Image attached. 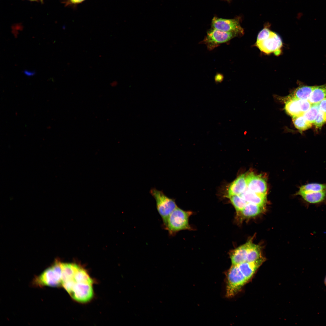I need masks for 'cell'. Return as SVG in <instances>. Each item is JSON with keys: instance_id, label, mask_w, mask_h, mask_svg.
Here are the masks:
<instances>
[{"instance_id": "cell-1", "label": "cell", "mask_w": 326, "mask_h": 326, "mask_svg": "<svg viewBox=\"0 0 326 326\" xmlns=\"http://www.w3.org/2000/svg\"><path fill=\"white\" fill-rule=\"evenodd\" d=\"M265 260L261 259L252 262H245L232 265L227 274L226 296L232 297L238 293L251 280Z\"/></svg>"}, {"instance_id": "cell-24", "label": "cell", "mask_w": 326, "mask_h": 326, "mask_svg": "<svg viewBox=\"0 0 326 326\" xmlns=\"http://www.w3.org/2000/svg\"><path fill=\"white\" fill-rule=\"evenodd\" d=\"M319 110V103L312 104L310 108L303 116L307 120L313 124Z\"/></svg>"}, {"instance_id": "cell-30", "label": "cell", "mask_w": 326, "mask_h": 326, "mask_svg": "<svg viewBox=\"0 0 326 326\" xmlns=\"http://www.w3.org/2000/svg\"><path fill=\"white\" fill-rule=\"evenodd\" d=\"M29 0L31 1H43V0Z\"/></svg>"}, {"instance_id": "cell-21", "label": "cell", "mask_w": 326, "mask_h": 326, "mask_svg": "<svg viewBox=\"0 0 326 326\" xmlns=\"http://www.w3.org/2000/svg\"><path fill=\"white\" fill-rule=\"evenodd\" d=\"M264 258L262 255L260 246L253 243L249 249L246 262H254Z\"/></svg>"}, {"instance_id": "cell-13", "label": "cell", "mask_w": 326, "mask_h": 326, "mask_svg": "<svg viewBox=\"0 0 326 326\" xmlns=\"http://www.w3.org/2000/svg\"><path fill=\"white\" fill-rule=\"evenodd\" d=\"M264 206L252 203H248L240 212L237 213L240 218L246 219L255 217L263 213Z\"/></svg>"}, {"instance_id": "cell-7", "label": "cell", "mask_w": 326, "mask_h": 326, "mask_svg": "<svg viewBox=\"0 0 326 326\" xmlns=\"http://www.w3.org/2000/svg\"><path fill=\"white\" fill-rule=\"evenodd\" d=\"M211 26L213 28L235 33L238 36L244 34L239 19L237 18L227 19L215 17L212 20Z\"/></svg>"}, {"instance_id": "cell-17", "label": "cell", "mask_w": 326, "mask_h": 326, "mask_svg": "<svg viewBox=\"0 0 326 326\" xmlns=\"http://www.w3.org/2000/svg\"><path fill=\"white\" fill-rule=\"evenodd\" d=\"M325 190H326V184L311 183L301 186L296 194L300 196L304 194Z\"/></svg>"}, {"instance_id": "cell-3", "label": "cell", "mask_w": 326, "mask_h": 326, "mask_svg": "<svg viewBox=\"0 0 326 326\" xmlns=\"http://www.w3.org/2000/svg\"><path fill=\"white\" fill-rule=\"evenodd\" d=\"M191 214V211L184 210L177 206L169 216L162 227L171 236L181 230H190L189 218Z\"/></svg>"}, {"instance_id": "cell-16", "label": "cell", "mask_w": 326, "mask_h": 326, "mask_svg": "<svg viewBox=\"0 0 326 326\" xmlns=\"http://www.w3.org/2000/svg\"><path fill=\"white\" fill-rule=\"evenodd\" d=\"M78 266L75 264L61 263L62 284L73 280L75 272Z\"/></svg>"}, {"instance_id": "cell-5", "label": "cell", "mask_w": 326, "mask_h": 326, "mask_svg": "<svg viewBox=\"0 0 326 326\" xmlns=\"http://www.w3.org/2000/svg\"><path fill=\"white\" fill-rule=\"evenodd\" d=\"M61 264L56 260L40 275L35 278L34 283L37 285L57 287L62 285Z\"/></svg>"}, {"instance_id": "cell-20", "label": "cell", "mask_w": 326, "mask_h": 326, "mask_svg": "<svg viewBox=\"0 0 326 326\" xmlns=\"http://www.w3.org/2000/svg\"><path fill=\"white\" fill-rule=\"evenodd\" d=\"M73 280L75 283H85L92 284L93 280L87 272L78 265L75 272Z\"/></svg>"}, {"instance_id": "cell-11", "label": "cell", "mask_w": 326, "mask_h": 326, "mask_svg": "<svg viewBox=\"0 0 326 326\" xmlns=\"http://www.w3.org/2000/svg\"><path fill=\"white\" fill-rule=\"evenodd\" d=\"M252 243V240L250 239L231 251L230 257L232 265H237L246 261L248 251Z\"/></svg>"}, {"instance_id": "cell-26", "label": "cell", "mask_w": 326, "mask_h": 326, "mask_svg": "<svg viewBox=\"0 0 326 326\" xmlns=\"http://www.w3.org/2000/svg\"><path fill=\"white\" fill-rule=\"evenodd\" d=\"M86 0H67L66 2L67 5L75 6L82 3Z\"/></svg>"}, {"instance_id": "cell-15", "label": "cell", "mask_w": 326, "mask_h": 326, "mask_svg": "<svg viewBox=\"0 0 326 326\" xmlns=\"http://www.w3.org/2000/svg\"><path fill=\"white\" fill-rule=\"evenodd\" d=\"M300 196L308 204L318 205L326 202V190L304 194Z\"/></svg>"}, {"instance_id": "cell-6", "label": "cell", "mask_w": 326, "mask_h": 326, "mask_svg": "<svg viewBox=\"0 0 326 326\" xmlns=\"http://www.w3.org/2000/svg\"><path fill=\"white\" fill-rule=\"evenodd\" d=\"M238 36L236 34L225 32L212 28L207 32L204 38L201 42L211 51L220 44L226 43L232 39Z\"/></svg>"}, {"instance_id": "cell-22", "label": "cell", "mask_w": 326, "mask_h": 326, "mask_svg": "<svg viewBox=\"0 0 326 326\" xmlns=\"http://www.w3.org/2000/svg\"><path fill=\"white\" fill-rule=\"evenodd\" d=\"M295 126L300 131H304L310 128L312 124L309 122L303 115L292 117Z\"/></svg>"}, {"instance_id": "cell-27", "label": "cell", "mask_w": 326, "mask_h": 326, "mask_svg": "<svg viewBox=\"0 0 326 326\" xmlns=\"http://www.w3.org/2000/svg\"><path fill=\"white\" fill-rule=\"evenodd\" d=\"M320 110L326 113V98L319 103Z\"/></svg>"}, {"instance_id": "cell-18", "label": "cell", "mask_w": 326, "mask_h": 326, "mask_svg": "<svg viewBox=\"0 0 326 326\" xmlns=\"http://www.w3.org/2000/svg\"><path fill=\"white\" fill-rule=\"evenodd\" d=\"M326 98V84L314 86L308 101L312 104L318 103Z\"/></svg>"}, {"instance_id": "cell-28", "label": "cell", "mask_w": 326, "mask_h": 326, "mask_svg": "<svg viewBox=\"0 0 326 326\" xmlns=\"http://www.w3.org/2000/svg\"><path fill=\"white\" fill-rule=\"evenodd\" d=\"M24 74L28 76H32L35 74V72L34 71H30L27 70H24Z\"/></svg>"}, {"instance_id": "cell-4", "label": "cell", "mask_w": 326, "mask_h": 326, "mask_svg": "<svg viewBox=\"0 0 326 326\" xmlns=\"http://www.w3.org/2000/svg\"><path fill=\"white\" fill-rule=\"evenodd\" d=\"M150 193L155 200L157 210L161 218L163 225L169 216L177 207L175 200L155 188L151 189Z\"/></svg>"}, {"instance_id": "cell-2", "label": "cell", "mask_w": 326, "mask_h": 326, "mask_svg": "<svg viewBox=\"0 0 326 326\" xmlns=\"http://www.w3.org/2000/svg\"><path fill=\"white\" fill-rule=\"evenodd\" d=\"M256 46L261 52L266 54L273 53L278 56L281 53L283 43L277 34L265 27L259 33Z\"/></svg>"}, {"instance_id": "cell-25", "label": "cell", "mask_w": 326, "mask_h": 326, "mask_svg": "<svg viewBox=\"0 0 326 326\" xmlns=\"http://www.w3.org/2000/svg\"><path fill=\"white\" fill-rule=\"evenodd\" d=\"M326 123V113L319 110L313 124L317 129H321L322 126Z\"/></svg>"}, {"instance_id": "cell-14", "label": "cell", "mask_w": 326, "mask_h": 326, "mask_svg": "<svg viewBox=\"0 0 326 326\" xmlns=\"http://www.w3.org/2000/svg\"><path fill=\"white\" fill-rule=\"evenodd\" d=\"M240 195L248 203L265 206L267 203L266 194L256 193L246 189Z\"/></svg>"}, {"instance_id": "cell-8", "label": "cell", "mask_w": 326, "mask_h": 326, "mask_svg": "<svg viewBox=\"0 0 326 326\" xmlns=\"http://www.w3.org/2000/svg\"><path fill=\"white\" fill-rule=\"evenodd\" d=\"M312 104L308 100H299L290 96L285 102L284 109L287 113L293 117L303 115Z\"/></svg>"}, {"instance_id": "cell-29", "label": "cell", "mask_w": 326, "mask_h": 326, "mask_svg": "<svg viewBox=\"0 0 326 326\" xmlns=\"http://www.w3.org/2000/svg\"><path fill=\"white\" fill-rule=\"evenodd\" d=\"M324 283L325 285L326 286V275L324 279Z\"/></svg>"}, {"instance_id": "cell-10", "label": "cell", "mask_w": 326, "mask_h": 326, "mask_svg": "<svg viewBox=\"0 0 326 326\" xmlns=\"http://www.w3.org/2000/svg\"><path fill=\"white\" fill-rule=\"evenodd\" d=\"M246 178L247 190L256 193L266 194L267 186L265 178L253 172L246 174Z\"/></svg>"}, {"instance_id": "cell-9", "label": "cell", "mask_w": 326, "mask_h": 326, "mask_svg": "<svg viewBox=\"0 0 326 326\" xmlns=\"http://www.w3.org/2000/svg\"><path fill=\"white\" fill-rule=\"evenodd\" d=\"M92 285L85 283H75L69 293L76 301L82 303L88 302L93 296Z\"/></svg>"}, {"instance_id": "cell-23", "label": "cell", "mask_w": 326, "mask_h": 326, "mask_svg": "<svg viewBox=\"0 0 326 326\" xmlns=\"http://www.w3.org/2000/svg\"><path fill=\"white\" fill-rule=\"evenodd\" d=\"M228 198L229 199L237 213L241 211L248 203L240 195H233Z\"/></svg>"}, {"instance_id": "cell-19", "label": "cell", "mask_w": 326, "mask_h": 326, "mask_svg": "<svg viewBox=\"0 0 326 326\" xmlns=\"http://www.w3.org/2000/svg\"><path fill=\"white\" fill-rule=\"evenodd\" d=\"M314 86H303L297 88L291 97L302 100H308Z\"/></svg>"}, {"instance_id": "cell-12", "label": "cell", "mask_w": 326, "mask_h": 326, "mask_svg": "<svg viewBox=\"0 0 326 326\" xmlns=\"http://www.w3.org/2000/svg\"><path fill=\"white\" fill-rule=\"evenodd\" d=\"M247 188L246 174H241L238 176L228 187L226 197L234 195H240Z\"/></svg>"}]
</instances>
